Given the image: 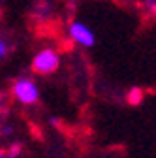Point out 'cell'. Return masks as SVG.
I'll return each instance as SVG.
<instances>
[{
	"label": "cell",
	"mask_w": 156,
	"mask_h": 158,
	"mask_svg": "<svg viewBox=\"0 0 156 158\" xmlns=\"http://www.w3.org/2000/svg\"><path fill=\"white\" fill-rule=\"evenodd\" d=\"M21 154V145H11L8 151H6V158H15V156H19Z\"/></svg>",
	"instance_id": "cell-5"
},
{
	"label": "cell",
	"mask_w": 156,
	"mask_h": 158,
	"mask_svg": "<svg viewBox=\"0 0 156 158\" xmlns=\"http://www.w3.org/2000/svg\"><path fill=\"white\" fill-rule=\"evenodd\" d=\"M143 2H145L147 10H149L152 15H156V0H143Z\"/></svg>",
	"instance_id": "cell-7"
},
{
	"label": "cell",
	"mask_w": 156,
	"mask_h": 158,
	"mask_svg": "<svg viewBox=\"0 0 156 158\" xmlns=\"http://www.w3.org/2000/svg\"><path fill=\"white\" fill-rule=\"evenodd\" d=\"M8 51H10V47H8V42L4 38H0V60H2V58L8 55Z\"/></svg>",
	"instance_id": "cell-6"
},
{
	"label": "cell",
	"mask_w": 156,
	"mask_h": 158,
	"mask_svg": "<svg viewBox=\"0 0 156 158\" xmlns=\"http://www.w3.org/2000/svg\"><path fill=\"white\" fill-rule=\"evenodd\" d=\"M60 66V53L53 47H43L32 58V72L38 75H51Z\"/></svg>",
	"instance_id": "cell-1"
},
{
	"label": "cell",
	"mask_w": 156,
	"mask_h": 158,
	"mask_svg": "<svg viewBox=\"0 0 156 158\" xmlns=\"http://www.w3.org/2000/svg\"><path fill=\"white\" fill-rule=\"evenodd\" d=\"M141 98H143V92H141L139 89H132L130 94H128V102L135 106V104H139V102H141Z\"/></svg>",
	"instance_id": "cell-4"
},
{
	"label": "cell",
	"mask_w": 156,
	"mask_h": 158,
	"mask_svg": "<svg viewBox=\"0 0 156 158\" xmlns=\"http://www.w3.org/2000/svg\"><path fill=\"white\" fill-rule=\"evenodd\" d=\"M68 36L73 44L81 45V47H92L96 44V36L94 32L81 21H72L68 27Z\"/></svg>",
	"instance_id": "cell-3"
},
{
	"label": "cell",
	"mask_w": 156,
	"mask_h": 158,
	"mask_svg": "<svg viewBox=\"0 0 156 158\" xmlns=\"http://www.w3.org/2000/svg\"><path fill=\"white\" fill-rule=\"evenodd\" d=\"M11 96L25 106H32L40 100V89L30 77H19L11 83Z\"/></svg>",
	"instance_id": "cell-2"
},
{
	"label": "cell",
	"mask_w": 156,
	"mask_h": 158,
	"mask_svg": "<svg viewBox=\"0 0 156 158\" xmlns=\"http://www.w3.org/2000/svg\"><path fill=\"white\" fill-rule=\"evenodd\" d=\"M0 158H6V152L4 151H0Z\"/></svg>",
	"instance_id": "cell-8"
}]
</instances>
